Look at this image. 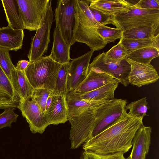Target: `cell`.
Here are the masks:
<instances>
[{"label": "cell", "instance_id": "7", "mask_svg": "<svg viewBox=\"0 0 159 159\" xmlns=\"http://www.w3.org/2000/svg\"><path fill=\"white\" fill-rule=\"evenodd\" d=\"M127 103L126 100L114 98L97 107L95 126L87 140L116 121L125 109Z\"/></svg>", "mask_w": 159, "mask_h": 159}, {"label": "cell", "instance_id": "26", "mask_svg": "<svg viewBox=\"0 0 159 159\" xmlns=\"http://www.w3.org/2000/svg\"><path fill=\"white\" fill-rule=\"evenodd\" d=\"M79 25L86 27H94L100 25L94 19L89 7V0H77Z\"/></svg>", "mask_w": 159, "mask_h": 159}, {"label": "cell", "instance_id": "1", "mask_svg": "<svg viewBox=\"0 0 159 159\" xmlns=\"http://www.w3.org/2000/svg\"><path fill=\"white\" fill-rule=\"evenodd\" d=\"M143 119L129 115L125 109L116 121L86 141L83 148L85 151L101 155L126 153L132 147L133 139L143 124Z\"/></svg>", "mask_w": 159, "mask_h": 159}, {"label": "cell", "instance_id": "19", "mask_svg": "<svg viewBox=\"0 0 159 159\" xmlns=\"http://www.w3.org/2000/svg\"><path fill=\"white\" fill-rule=\"evenodd\" d=\"M53 37L52 48L49 56L54 61L61 64L69 62L72 59L70 57L71 46L67 44L56 26L54 30Z\"/></svg>", "mask_w": 159, "mask_h": 159}, {"label": "cell", "instance_id": "13", "mask_svg": "<svg viewBox=\"0 0 159 159\" xmlns=\"http://www.w3.org/2000/svg\"><path fill=\"white\" fill-rule=\"evenodd\" d=\"M114 79L111 75L99 69L89 68L84 80L72 91L76 94H83L98 89L111 82Z\"/></svg>", "mask_w": 159, "mask_h": 159}, {"label": "cell", "instance_id": "18", "mask_svg": "<svg viewBox=\"0 0 159 159\" xmlns=\"http://www.w3.org/2000/svg\"><path fill=\"white\" fill-rule=\"evenodd\" d=\"M24 36L23 30L9 26L0 28V48L16 51L21 49Z\"/></svg>", "mask_w": 159, "mask_h": 159}, {"label": "cell", "instance_id": "25", "mask_svg": "<svg viewBox=\"0 0 159 159\" xmlns=\"http://www.w3.org/2000/svg\"><path fill=\"white\" fill-rule=\"evenodd\" d=\"M159 29L153 26H140L123 31L121 38L130 39H151L159 34Z\"/></svg>", "mask_w": 159, "mask_h": 159}, {"label": "cell", "instance_id": "39", "mask_svg": "<svg viewBox=\"0 0 159 159\" xmlns=\"http://www.w3.org/2000/svg\"><path fill=\"white\" fill-rule=\"evenodd\" d=\"M30 63L28 61L22 60L18 61L15 67L17 70L24 71L27 68Z\"/></svg>", "mask_w": 159, "mask_h": 159}, {"label": "cell", "instance_id": "24", "mask_svg": "<svg viewBox=\"0 0 159 159\" xmlns=\"http://www.w3.org/2000/svg\"><path fill=\"white\" fill-rule=\"evenodd\" d=\"M0 66L11 82L18 95L17 70L13 65L10 57L9 51L0 48Z\"/></svg>", "mask_w": 159, "mask_h": 159}, {"label": "cell", "instance_id": "21", "mask_svg": "<svg viewBox=\"0 0 159 159\" xmlns=\"http://www.w3.org/2000/svg\"><path fill=\"white\" fill-rule=\"evenodd\" d=\"M68 110V120L71 117L80 114L90 108L97 106L109 101H91L82 99L72 91L66 97Z\"/></svg>", "mask_w": 159, "mask_h": 159}, {"label": "cell", "instance_id": "32", "mask_svg": "<svg viewBox=\"0 0 159 159\" xmlns=\"http://www.w3.org/2000/svg\"><path fill=\"white\" fill-rule=\"evenodd\" d=\"M148 104L146 97H144L126 105L125 110H129L128 113L131 116L143 118L148 116L147 113L150 107Z\"/></svg>", "mask_w": 159, "mask_h": 159}, {"label": "cell", "instance_id": "15", "mask_svg": "<svg viewBox=\"0 0 159 159\" xmlns=\"http://www.w3.org/2000/svg\"><path fill=\"white\" fill-rule=\"evenodd\" d=\"M21 99L0 66V109L17 108Z\"/></svg>", "mask_w": 159, "mask_h": 159}, {"label": "cell", "instance_id": "31", "mask_svg": "<svg viewBox=\"0 0 159 159\" xmlns=\"http://www.w3.org/2000/svg\"><path fill=\"white\" fill-rule=\"evenodd\" d=\"M18 89L21 100L33 96L34 89L26 78L24 71L17 70Z\"/></svg>", "mask_w": 159, "mask_h": 159}, {"label": "cell", "instance_id": "33", "mask_svg": "<svg viewBox=\"0 0 159 159\" xmlns=\"http://www.w3.org/2000/svg\"><path fill=\"white\" fill-rule=\"evenodd\" d=\"M15 110L14 108H7L0 114V129L11 127L12 123L16 121L19 115L15 112Z\"/></svg>", "mask_w": 159, "mask_h": 159}, {"label": "cell", "instance_id": "30", "mask_svg": "<svg viewBox=\"0 0 159 159\" xmlns=\"http://www.w3.org/2000/svg\"><path fill=\"white\" fill-rule=\"evenodd\" d=\"M96 31L107 44L114 42L122 37L123 31L118 28H112L99 25L95 27Z\"/></svg>", "mask_w": 159, "mask_h": 159}, {"label": "cell", "instance_id": "23", "mask_svg": "<svg viewBox=\"0 0 159 159\" xmlns=\"http://www.w3.org/2000/svg\"><path fill=\"white\" fill-rule=\"evenodd\" d=\"M8 26L14 29H24L19 6L17 0L1 1Z\"/></svg>", "mask_w": 159, "mask_h": 159}, {"label": "cell", "instance_id": "36", "mask_svg": "<svg viewBox=\"0 0 159 159\" xmlns=\"http://www.w3.org/2000/svg\"><path fill=\"white\" fill-rule=\"evenodd\" d=\"M82 159H130V155L125 158L124 153L117 152L106 155L97 154L89 151H85L83 153Z\"/></svg>", "mask_w": 159, "mask_h": 159}, {"label": "cell", "instance_id": "10", "mask_svg": "<svg viewBox=\"0 0 159 159\" xmlns=\"http://www.w3.org/2000/svg\"><path fill=\"white\" fill-rule=\"evenodd\" d=\"M17 108L26 119L32 133L42 134L49 125L33 96L21 100Z\"/></svg>", "mask_w": 159, "mask_h": 159}, {"label": "cell", "instance_id": "38", "mask_svg": "<svg viewBox=\"0 0 159 159\" xmlns=\"http://www.w3.org/2000/svg\"><path fill=\"white\" fill-rule=\"evenodd\" d=\"M134 6L142 9L159 10V1L158 0H141Z\"/></svg>", "mask_w": 159, "mask_h": 159}, {"label": "cell", "instance_id": "28", "mask_svg": "<svg viewBox=\"0 0 159 159\" xmlns=\"http://www.w3.org/2000/svg\"><path fill=\"white\" fill-rule=\"evenodd\" d=\"M159 56V50L151 47L140 48L129 53L126 58L134 61L149 64L152 60Z\"/></svg>", "mask_w": 159, "mask_h": 159}, {"label": "cell", "instance_id": "11", "mask_svg": "<svg viewBox=\"0 0 159 159\" xmlns=\"http://www.w3.org/2000/svg\"><path fill=\"white\" fill-rule=\"evenodd\" d=\"M93 52L91 50L80 57L71 59L67 76L68 93L76 89L86 77Z\"/></svg>", "mask_w": 159, "mask_h": 159}, {"label": "cell", "instance_id": "9", "mask_svg": "<svg viewBox=\"0 0 159 159\" xmlns=\"http://www.w3.org/2000/svg\"><path fill=\"white\" fill-rule=\"evenodd\" d=\"M24 29L36 30L45 13L49 0H17Z\"/></svg>", "mask_w": 159, "mask_h": 159}, {"label": "cell", "instance_id": "5", "mask_svg": "<svg viewBox=\"0 0 159 159\" xmlns=\"http://www.w3.org/2000/svg\"><path fill=\"white\" fill-rule=\"evenodd\" d=\"M97 106L89 108L68 119L71 125L70 139L71 149L78 148L89 138L95 126V110Z\"/></svg>", "mask_w": 159, "mask_h": 159}, {"label": "cell", "instance_id": "29", "mask_svg": "<svg viewBox=\"0 0 159 159\" xmlns=\"http://www.w3.org/2000/svg\"><path fill=\"white\" fill-rule=\"evenodd\" d=\"M70 65V62L62 64L58 74L55 89L52 92L53 96L59 95L66 97L68 93L67 80Z\"/></svg>", "mask_w": 159, "mask_h": 159}, {"label": "cell", "instance_id": "12", "mask_svg": "<svg viewBox=\"0 0 159 159\" xmlns=\"http://www.w3.org/2000/svg\"><path fill=\"white\" fill-rule=\"evenodd\" d=\"M131 65L128 76L129 83L138 87L155 83L159 78L157 72L151 64H143L127 58Z\"/></svg>", "mask_w": 159, "mask_h": 159}, {"label": "cell", "instance_id": "14", "mask_svg": "<svg viewBox=\"0 0 159 159\" xmlns=\"http://www.w3.org/2000/svg\"><path fill=\"white\" fill-rule=\"evenodd\" d=\"M152 129L143 124L137 131L132 140L130 159H145L151 144Z\"/></svg>", "mask_w": 159, "mask_h": 159}, {"label": "cell", "instance_id": "35", "mask_svg": "<svg viewBox=\"0 0 159 159\" xmlns=\"http://www.w3.org/2000/svg\"><path fill=\"white\" fill-rule=\"evenodd\" d=\"M52 91L42 88L34 89L33 97L40 106L44 116L46 111V102Z\"/></svg>", "mask_w": 159, "mask_h": 159}, {"label": "cell", "instance_id": "8", "mask_svg": "<svg viewBox=\"0 0 159 159\" xmlns=\"http://www.w3.org/2000/svg\"><path fill=\"white\" fill-rule=\"evenodd\" d=\"M91 68H98L111 75L125 87L129 84L128 76L131 67L127 58L120 61L113 60L107 57L103 52L93 58L89 69Z\"/></svg>", "mask_w": 159, "mask_h": 159}, {"label": "cell", "instance_id": "27", "mask_svg": "<svg viewBox=\"0 0 159 159\" xmlns=\"http://www.w3.org/2000/svg\"><path fill=\"white\" fill-rule=\"evenodd\" d=\"M119 42L126 48L128 54L138 49L148 47L159 50V34L151 39H130L121 38Z\"/></svg>", "mask_w": 159, "mask_h": 159}, {"label": "cell", "instance_id": "17", "mask_svg": "<svg viewBox=\"0 0 159 159\" xmlns=\"http://www.w3.org/2000/svg\"><path fill=\"white\" fill-rule=\"evenodd\" d=\"M76 42L86 44L93 51H99L106 46L104 40L94 27H86L79 25L75 33Z\"/></svg>", "mask_w": 159, "mask_h": 159}, {"label": "cell", "instance_id": "2", "mask_svg": "<svg viewBox=\"0 0 159 159\" xmlns=\"http://www.w3.org/2000/svg\"><path fill=\"white\" fill-rule=\"evenodd\" d=\"M62 65L54 61L49 56H42L34 62H30L24 72L34 89L42 88L52 91Z\"/></svg>", "mask_w": 159, "mask_h": 159}, {"label": "cell", "instance_id": "3", "mask_svg": "<svg viewBox=\"0 0 159 159\" xmlns=\"http://www.w3.org/2000/svg\"><path fill=\"white\" fill-rule=\"evenodd\" d=\"M55 11L57 27L67 44L75 42V35L79 25L77 0H57Z\"/></svg>", "mask_w": 159, "mask_h": 159}, {"label": "cell", "instance_id": "22", "mask_svg": "<svg viewBox=\"0 0 159 159\" xmlns=\"http://www.w3.org/2000/svg\"><path fill=\"white\" fill-rule=\"evenodd\" d=\"M89 7L109 15H113L132 6L129 0H90Z\"/></svg>", "mask_w": 159, "mask_h": 159}, {"label": "cell", "instance_id": "34", "mask_svg": "<svg viewBox=\"0 0 159 159\" xmlns=\"http://www.w3.org/2000/svg\"><path fill=\"white\" fill-rule=\"evenodd\" d=\"M105 53L106 57L108 58L118 61L126 58L128 54L125 48L119 42Z\"/></svg>", "mask_w": 159, "mask_h": 159}, {"label": "cell", "instance_id": "40", "mask_svg": "<svg viewBox=\"0 0 159 159\" xmlns=\"http://www.w3.org/2000/svg\"><path fill=\"white\" fill-rule=\"evenodd\" d=\"M52 91L50 95L48 97V99L47 100L46 103V110L49 108L50 106V105L52 99L53 97V95L52 94Z\"/></svg>", "mask_w": 159, "mask_h": 159}, {"label": "cell", "instance_id": "4", "mask_svg": "<svg viewBox=\"0 0 159 159\" xmlns=\"http://www.w3.org/2000/svg\"><path fill=\"white\" fill-rule=\"evenodd\" d=\"M113 25L122 31L142 26L159 29V10H148L134 6L113 15Z\"/></svg>", "mask_w": 159, "mask_h": 159}, {"label": "cell", "instance_id": "16", "mask_svg": "<svg viewBox=\"0 0 159 159\" xmlns=\"http://www.w3.org/2000/svg\"><path fill=\"white\" fill-rule=\"evenodd\" d=\"M44 117L49 125L64 123L68 120V110L66 97L53 96L52 101Z\"/></svg>", "mask_w": 159, "mask_h": 159}, {"label": "cell", "instance_id": "37", "mask_svg": "<svg viewBox=\"0 0 159 159\" xmlns=\"http://www.w3.org/2000/svg\"><path fill=\"white\" fill-rule=\"evenodd\" d=\"M89 8L94 19L100 24L105 25L108 24H113V15L105 14L96 10Z\"/></svg>", "mask_w": 159, "mask_h": 159}, {"label": "cell", "instance_id": "6", "mask_svg": "<svg viewBox=\"0 0 159 159\" xmlns=\"http://www.w3.org/2000/svg\"><path fill=\"white\" fill-rule=\"evenodd\" d=\"M52 0H49L45 14L34 37L32 38L30 47L27 55L30 62H32L47 53L50 42V35L53 18Z\"/></svg>", "mask_w": 159, "mask_h": 159}, {"label": "cell", "instance_id": "20", "mask_svg": "<svg viewBox=\"0 0 159 159\" xmlns=\"http://www.w3.org/2000/svg\"><path fill=\"white\" fill-rule=\"evenodd\" d=\"M119 81L114 79L111 82L98 89L81 94L74 93L82 99L91 101H111L115 98L114 92Z\"/></svg>", "mask_w": 159, "mask_h": 159}]
</instances>
